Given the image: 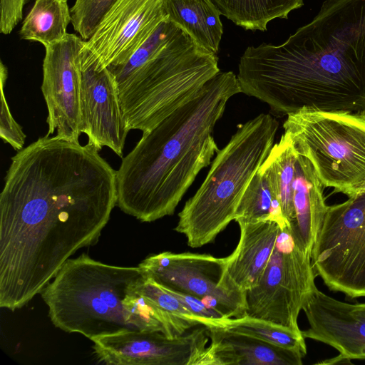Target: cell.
<instances>
[{"label": "cell", "mask_w": 365, "mask_h": 365, "mask_svg": "<svg viewBox=\"0 0 365 365\" xmlns=\"http://www.w3.org/2000/svg\"><path fill=\"white\" fill-rule=\"evenodd\" d=\"M360 304L361 305V307H362L363 308H364V309H365V303Z\"/></svg>", "instance_id": "obj_31"}, {"label": "cell", "mask_w": 365, "mask_h": 365, "mask_svg": "<svg viewBox=\"0 0 365 365\" xmlns=\"http://www.w3.org/2000/svg\"><path fill=\"white\" fill-rule=\"evenodd\" d=\"M297 152L289 136L284 133L278 143L273 145L262 165L271 178L279 199L282 212L289 228L295 219L294 182Z\"/></svg>", "instance_id": "obj_23"}, {"label": "cell", "mask_w": 365, "mask_h": 365, "mask_svg": "<svg viewBox=\"0 0 365 365\" xmlns=\"http://www.w3.org/2000/svg\"><path fill=\"white\" fill-rule=\"evenodd\" d=\"M165 14L200 46L218 53L223 26L220 12L209 0H165Z\"/></svg>", "instance_id": "obj_19"}, {"label": "cell", "mask_w": 365, "mask_h": 365, "mask_svg": "<svg viewBox=\"0 0 365 365\" xmlns=\"http://www.w3.org/2000/svg\"><path fill=\"white\" fill-rule=\"evenodd\" d=\"M210 343L198 365H301V353L222 327L208 328Z\"/></svg>", "instance_id": "obj_17"}, {"label": "cell", "mask_w": 365, "mask_h": 365, "mask_svg": "<svg viewBox=\"0 0 365 365\" xmlns=\"http://www.w3.org/2000/svg\"><path fill=\"white\" fill-rule=\"evenodd\" d=\"M311 263L329 289L365 297V191L327 207Z\"/></svg>", "instance_id": "obj_8"}, {"label": "cell", "mask_w": 365, "mask_h": 365, "mask_svg": "<svg viewBox=\"0 0 365 365\" xmlns=\"http://www.w3.org/2000/svg\"><path fill=\"white\" fill-rule=\"evenodd\" d=\"M84 41L68 34L45 46L41 91L48 109L47 136L56 135L79 143L81 125L80 56Z\"/></svg>", "instance_id": "obj_12"}, {"label": "cell", "mask_w": 365, "mask_h": 365, "mask_svg": "<svg viewBox=\"0 0 365 365\" xmlns=\"http://www.w3.org/2000/svg\"><path fill=\"white\" fill-rule=\"evenodd\" d=\"M278 127L274 117L261 113L241 124L217 151L204 182L178 214L175 230L185 236L190 247L213 242L235 220L247 185L274 145Z\"/></svg>", "instance_id": "obj_6"}, {"label": "cell", "mask_w": 365, "mask_h": 365, "mask_svg": "<svg viewBox=\"0 0 365 365\" xmlns=\"http://www.w3.org/2000/svg\"><path fill=\"white\" fill-rule=\"evenodd\" d=\"M138 291L147 300L163 311L190 322L197 327L202 325L201 319L192 313L176 297L145 274L138 285Z\"/></svg>", "instance_id": "obj_25"}, {"label": "cell", "mask_w": 365, "mask_h": 365, "mask_svg": "<svg viewBox=\"0 0 365 365\" xmlns=\"http://www.w3.org/2000/svg\"><path fill=\"white\" fill-rule=\"evenodd\" d=\"M268 220L276 221L282 229L289 227L282 212L273 182L261 166L240 200L235 221L240 225Z\"/></svg>", "instance_id": "obj_22"}, {"label": "cell", "mask_w": 365, "mask_h": 365, "mask_svg": "<svg viewBox=\"0 0 365 365\" xmlns=\"http://www.w3.org/2000/svg\"><path fill=\"white\" fill-rule=\"evenodd\" d=\"M363 191H365V182H364V184L359 187V189L358 190L357 192L356 193H359V192H363Z\"/></svg>", "instance_id": "obj_30"}, {"label": "cell", "mask_w": 365, "mask_h": 365, "mask_svg": "<svg viewBox=\"0 0 365 365\" xmlns=\"http://www.w3.org/2000/svg\"><path fill=\"white\" fill-rule=\"evenodd\" d=\"M323 187L310 162L297 153L294 182L295 219L289 230L297 244L310 255L328 207Z\"/></svg>", "instance_id": "obj_18"}, {"label": "cell", "mask_w": 365, "mask_h": 365, "mask_svg": "<svg viewBox=\"0 0 365 365\" xmlns=\"http://www.w3.org/2000/svg\"><path fill=\"white\" fill-rule=\"evenodd\" d=\"M236 248L225 257L222 284L227 289L246 294L261 278L282 230L274 220L240 224Z\"/></svg>", "instance_id": "obj_16"}, {"label": "cell", "mask_w": 365, "mask_h": 365, "mask_svg": "<svg viewBox=\"0 0 365 365\" xmlns=\"http://www.w3.org/2000/svg\"><path fill=\"white\" fill-rule=\"evenodd\" d=\"M116 0H76L71 8L73 29L83 41L94 33L99 22Z\"/></svg>", "instance_id": "obj_26"}, {"label": "cell", "mask_w": 365, "mask_h": 365, "mask_svg": "<svg viewBox=\"0 0 365 365\" xmlns=\"http://www.w3.org/2000/svg\"><path fill=\"white\" fill-rule=\"evenodd\" d=\"M241 92L282 117L303 108L365 113V0H327L282 44L249 46Z\"/></svg>", "instance_id": "obj_2"}, {"label": "cell", "mask_w": 365, "mask_h": 365, "mask_svg": "<svg viewBox=\"0 0 365 365\" xmlns=\"http://www.w3.org/2000/svg\"><path fill=\"white\" fill-rule=\"evenodd\" d=\"M200 325L170 338L160 331H130L93 340L98 360L115 365H198L208 341Z\"/></svg>", "instance_id": "obj_13"}, {"label": "cell", "mask_w": 365, "mask_h": 365, "mask_svg": "<svg viewBox=\"0 0 365 365\" xmlns=\"http://www.w3.org/2000/svg\"><path fill=\"white\" fill-rule=\"evenodd\" d=\"M237 26L245 30H267L275 19H288L293 10L304 6V0H209Z\"/></svg>", "instance_id": "obj_20"}, {"label": "cell", "mask_w": 365, "mask_h": 365, "mask_svg": "<svg viewBox=\"0 0 365 365\" xmlns=\"http://www.w3.org/2000/svg\"><path fill=\"white\" fill-rule=\"evenodd\" d=\"M165 2L116 0L84 41L81 61L97 71L124 63L165 18Z\"/></svg>", "instance_id": "obj_11"}, {"label": "cell", "mask_w": 365, "mask_h": 365, "mask_svg": "<svg viewBox=\"0 0 365 365\" xmlns=\"http://www.w3.org/2000/svg\"><path fill=\"white\" fill-rule=\"evenodd\" d=\"M239 93L237 76L220 71L192 100L143 133L116 173L120 209L145 222L173 215L219 150L215 126L229 99Z\"/></svg>", "instance_id": "obj_3"}, {"label": "cell", "mask_w": 365, "mask_h": 365, "mask_svg": "<svg viewBox=\"0 0 365 365\" xmlns=\"http://www.w3.org/2000/svg\"><path fill=\"white\" fill-rule=\"evenodd\" d=\"M80 68L81 133L98 151L106 146L122 157L129 130L115 78L107 68L97 71L81 59Z\"/></svg>", "instance_id": "obj_14"}, {"label": "cell", "mask_w": 365, "mask_h": 365, "mask_svg": "<svg viewBox=\"0 0 365 365\" xmlns=\"http://www.w3.org/2000/svg\"><path fill=\"white\" fill-rule=\"evenodd\" d=\"M138 267L107 264L82 254L68 259L41 291L53 325L91 341L130 331L174 338L196 326L159 309L138 291Z\"/></svg>", "instance_id": "obj_4"}, {"label": "cell", "mask_w": 365, "mask_h": 365, "mask_svg": "<svg viewBox=\"0 0 365 365\" xmlns=\"http://www.w3.org/2000/svg\"><path fill=\"white\" fill-rule=\"evenodd\" d=\"M305 339L327 344L350 359H365V309L331 297L314 287L303 307Z\"/></svg>", "instance_id": "obj_15"}, {"label": "cell", "mask_w": 365, "mask_h": 365, "mask_svg": "<svg viewBox=\"0 0 365 365\" xmlns=\"http://www.w3.org/2000/svg\"><path fill=\"white\" fill-rule=\"evenodd\" d=\"M283 128L324 187L348 197L365 182V113L303 108Z\"/></svg>", "instance_id": "obj_7"}, {"label": "cell", "mask_w": 365, "mask_h": 365, "mask_svg": "<svg viewBox=\"0 0 365 365\" xmlns=\"http://www.w3.org/2000/svg\"><path fill=\"white\" fill-rule=\"evenodd\" d=\"M71 23L66 0H36L25 17L19 35L21 39L47 46L63 40Z\"/></svg>", "instance_id": "obj_21"}, {"label": "cell", "mask_w": 365, "mask_h": 365, "mask_svg": "<svg viewBox=\"0 0 365 365\" xmlns=\"http://www.w3.org/2000/svg\"><path fill=\"white\" fill-rule=\"evenodd\" d=\"M98 152L46 135L11 158L0 194L1 308L25 306L98 242L118 200L117 170Z\"/></svg>", "instance_id": "obj_1"}, {"label": "cell", "mask_w": 365, "mask_h": 365, "mask_svg": "<svg viewBox=\"0 0 365 365\" xmlns=\"http://www.w3.org/2000/svg\"><path fill=\"white\" fill-rule=\"evenodd\" d=\"M225 257L208 254L163 252L142 261L138 267L161 286L197 298L225 318L245 315L246 294L222 284Z\"/></svg>", "instance_id": "obj_10"}, {"label": "cell", "mask_w": 365, "mask_h": 365, "mask_svg": "<svg viewBox=\"0 0 365 365\" xmlns=\"http://www.w3.org/2000/svg\"><path fill=\"white\" fill-rule=\"evenodd\" d=\"M140 58V67L119 91L128 130H150L220 72L217 54L176 24L153 33Z\"/></svg>", "instance_id": "obj_5"}, {"label": "cell", "mask_w": 365, "mask_h": 365, "mask_svg": "<svg viewBox=\"0 0 365 365\" xmlns=\"http://www.w3.org/2000/svg\"><path fill=\"white\" fill-rule=\"evenodd\" d=\"M316 277L311 255L284 227L258 283L246 292L245 315L301 332L298 317Z\"/></svg>", "instance_id": "obj_9"}, {"label": "cell", "mask_w": 365, "mask_h": 365, "mask_svg": "<svg viewBox=\"0 0 365 365\" xmlns=\"http://www.w3.org/2000/svg\"><path fill=\"white\" fill-rule=\"evenodd\" d=\"M258 339L268 344L287 349L307 354L305 338L302 331L297 332L274 323L245 315L237 318H226L218 322V327Z\"/></svg>", "instance_id": "obj_24"}, {"label": "cell", "mask_w": 365, "mask_h": 365, "mask_svg": "<svg viewBox=\"0 0 365 365\" xmlns=\"http://www.w3.org/2000/svg\"><path fill=\"white\" fill-rule=\"evenodd\" d=\"M351 360L349 358L345 356L344 355L339 354L338 356L324 360L323 361L319 362L320 364H350Z\"/></svg>", "instance_id": "obj_29"}, {"label": "cell", "mask_w": 365, "mask_h": 365, "mask_svg": "<svg viewBox=\"0 0 365 365\" xmlns=\"http://www.w3.org/2000/svg\"><path fill=\"white\" fill-rule=\"evenodd\" d=\"M29 0L0 1V32L9 34L23 17V9Z\"/></svg>", "instance_id": "obj_28"}, {"label": "cell", "mask_w": 365, "mask_h": 365, "mask_svg": "<svg viewBox=\"0 0 365 365\" xmlns=\"http://www.w3.org/2000/svg\"><path fill=\"white\" fill-rule=\"evenodd\" d=\"M7 68L1 63V115L0 136L4 143H9L15 150L24 148L26 135L21 126L13 118L4 94V86L7 79Z\"/></svg>", "instance_id": "obj_27"}]
</instances>
